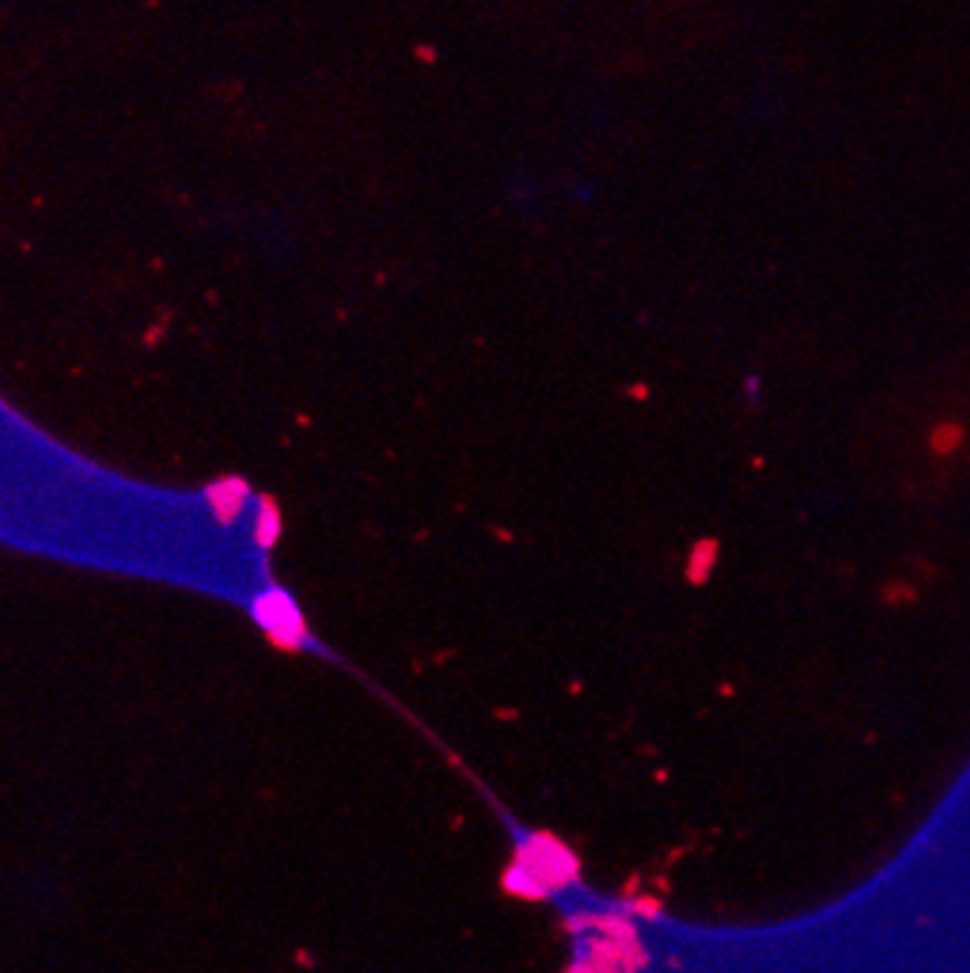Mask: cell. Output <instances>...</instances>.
Masks as SVG:
<instances>
[{"label":"cell","mask_w":970,"mask_h":973,"mask_svg":"<svg viewBox=\"0 0 970 973\" xmlns=\"http://www.w3.org/2000/svg\"><path fill=\"white\" fill-rule=\"evenodd\" d=\"M962 442H965V427L956 425V422H944V425L936 427L933 436H930V445H933L936 454H950V451H956Z\"/></svg>","instance_id":"1"}]
</instances>
